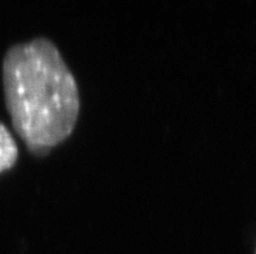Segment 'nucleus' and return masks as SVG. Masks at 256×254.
I'll use <instances>...</instances> for the list:
<instances>
[{
  "label": "nucleus",
  "mask_w": 256,
  "mask_h": 254,
  "mask_svg": "<svg viewBox=\"0 0 256 254\" xmlns=\"http://www.w3.org/2000/svg\"><path fill=\"white\" fill-rule=\"evenodd\" d=\"M18 158V147L3 122H0V173L8 170Z\"/></svg>",
  "instance_id": "f03ea898"
},
{
  "label": "nucleus",
  "mask_w": 256,
  "mask_h": 254,
  "mask_svg": "<svg viewBox=\"0 0 256 254\" xmlns=\"http://www.w3.org/2000/svg\"><path fill=\"white\" fill-rule=\"evenodd\" d=\"M255 254H256V253H255Z\"/></svg>",
  "instance_id": "7ed1b4c3"
},
{
  "label": "nucleus",
  "mask_w": 256,
  "mask_h": 254,
  "mask_svg": "<svg viewBox=\"0 0 256 254\" xmlns=\"http://www.w3.org/2000/svg\"><path fill=\"white\" fill-rule=\"evenodd\" d=\"M6 110L14 131L36 155L64 142L80 113L77 82L52 40L12 45L3 60Z\"/></svg>",
  "instance_id": "f257e3e1"
}]
</instances>
